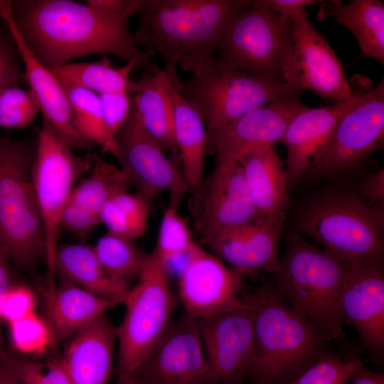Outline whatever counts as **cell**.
Listing matches in <instances>:
<instances>
[{"mask_svg": "<svg viewBox=\"0 0 384 384\" xmlns=\"http://www.w3.org/2000/svg\"><path fill=\"white\" fill-rule=\"evenodd\" d=\"M14 21L36 55L50 68L92 54L114 55L126 62L149 60L128 23L72 0L11 1Z\"/></svg>", "mask_w": 384, "mask_h": 384, "instance_id": "cell-1", "label": "cell"}, {"mask_svg": "<svg viewBox=\"0 0 384 384\" xmlns=\"http://www.w3.org/2000/svg\"><path fill=\"white\" fill-rule=\"evenodd\" d=\"M250 0H144L136 43L166 62L163 70L175 74L181 68L192 75L216 64L215 53L232 15Z\"/></svg>", "mask_w": 384, "mask_h": 384, "instance_id": "cell-2", "label": "cell"}, {"mask_svg": "<svg viewBox=\"0 0 384 384\" xmlns=\"http://www.w3.org/2000/svg\"><path fill=\"white\" fill-rule=\"evenodd\" d=\"M247 297L253 306V340L257 361L255 384H284L325 353L330 338L315 324L299 315L273 283Z\"/></svg>", "mask_w": 384, "mask_h": 384, "instance_id": "cell-3", "label": "cell"}, {"mask_svg": "<svg viewBox=\"0 0 384 384\" xmlns=\"http://www.w3.org/2000/svg\"><path fill=\"white\" fill-rule=\"evenodd\" d=\"M285 242V252L273 274L277 291L330 339L344 338L339 301L352 267L331 251L307 242L299 233H289Z\"/></svg>", "mask_w": 384, "mask_h": 384, "instance_id": "cell-4", "label": "cell"}, {"mask_svg": "<svg viewBox=\"0 0 384 384\" xmlns=\"http://www.w3.org/2000/svg\"><path fill=\"white\" fill-rule=\"evenodd\" d=\"M216 53V63L222 67L287 84L295 90L292 21L275 14L261 0H250L232 15Z\"/></svg>", "mask_w": 384, "mask_h": 384, "instance_id": "cell-5", "label": "cell"}, {"mask_svg": "<svg viewBox=\"0 0 384 384\" xmlns=\"http://www.w3.org/2000/svg\"><path fill=\"white\" fill-rule=\"evenodd\" d=\"M299 231L351 267L383 257V205L340 190L309 204L299 215Z\"/></svg>", "mask_w": 384, "mask_h": 384, "instance_id": "cell-6", "label": "cell"}, {"mask_svg": "<svg viewBox=\"0 0 384 384\" xmlns=\"http://www.w3.org/2000/svg\"><path fill=\"white\" fill-rule=\"evenodd\" d=\"M36 149V142L0 135V244L23 268L46 254L32 176Z\"/></svg>", "mask_w": 384, "mask_h": 384, "instance_id": "cell-7", "label": "cell"}, {"mask_svg": "<svg viewBox=\"0 0 384 384\" xmlns=\"http://www.w3.org/2000/svg\"><path fill=\"white\" fill-rule=\"evenodd\" d=\"M130 289L126 313L117 326V384L131 380L135 370L169 328L178 300L165 270L152 252L144 269Z\"/></svg>", "mask_w": 384, "mask_h": 384, "instance_id": "cell-8", "label": "cell"}, {"mask_svg": "<svg viewBox=\"0 0 384 384\" xmlns=\"http://www.w3.org/2000/svg\"><path fill=\"white\" fill-rule=\"evenodd\" d=\"M203 119L208 142L251 110L297 93L287 84L272 82L216 64L174 84Z\"/></svg>", "mask_w": 384, "mask_h": 384, "instance_id": "cell-9", "label": "cell"}, {"mask_svg": "<svg viewBox=\"0 0 384 384\" xmlns=\"http://www.w3.org/2000/svg\"><path fill=\"white\" fill-rule=\"evenodd\" d=\"M94 161L95 157L75 154L43 119L36 140L32 176L44 230L50 285L53 284V256L63 212L78 180L91 171Z\"/></svg>", "mask_w": 384, "mask_h": 384, "instance_id": "cell-10", "label": "cell"}, {"mask_svg": "<svg viewBox=\"0 0 384 384\" xmlns=\"http://www.w3.org/2000/svg\"><path fill=\"white\" fill-rule=\"evenodd\" d=\"M384 80L338 122L308 171L312 178L346 174L383 147Z\"/></svg>", "mask_w": 384, "mask_h": 384, "instance_id": "cell-11", "label": "cell"}, {"mask_svg": "<svg viewBox=\"0 0 384 384\" xmlns=\"http://www.w3.org/2000/svg\"><path fill=\"white\" fill-rule=\"evenodd\" d=\"M245 305L198 320L214 384H242L257 370L253 340V306Z\"/></svg>", "mask_w": 384, "mask_h": 384, "instance_id": "cell-12", "label": "cell"}, {"mask_svg": "<svg viewBox=\"0 0 384 384\" xmlns=\"http://www.w3.org/2000/svg\"><path fill=\"white\" fill-rule=\"evenodd\" d=\"M196 236L205 245L228 230L262 220L254 206L238 162L216 163L193 194Z\"/></svg>", "mask_w": 384, "mask_h": 384, "instance_id": "cell-13", "label": "cell"}, {"mask_svg": "<svg viewBox=\"0 0 384 384\" xmlns=\"http://www.w3.org/2000/svg\"><path fill=\"white\" fill-rule=\"evenodd\" d=\"M198 319L184 311L150 351L131 380L140 384H214Z\"/></svg>", "mask_w": 384, "mask_h": 384, "instance_id": "cell-14", "label": "cell"}, {"mask_svg": "<svg viewBox=\"0 0 384 384\" xmlns=\"http://www.w3.org/2000/svg\"><path fill=\"white\" fill-rule=\"evenodd\" d=\"M243 277L198 242L178 272V297L185 312L201 320L245 305Z\"/></svg>", "mask_w": 384, "mask_h": 384, "instance_id": "cell-15", "label": "cell"}, {"mask_svg": "<svg viewBox=\"0 0 384 384\" xmlns=\"http://www.w3.org/2000/svg\"><path fill=\"white\" fill-rule=\"evenodd\" d=\"M116 159L137 193L152 201L169 192L171 201L180 203L190 191L182 171L166 156L148 132L132 105L129 115L115 139Z\"/></svg>", "mask_w": 384, "mask_h": 384, "instance_id": "cell-16", "label": "cell"}, {"mask_svg": "<svg viewBox=\"0 0 384 384\" xmlns=\"http://www.w3.org/2000/svg\"><path fill=\"white\" fill-rule=\"evenodd\" d=\"M0 17L5 23L23 65L26 82L36 98L43 120L73 149H87L92 144L77 130L74 117L61 81L28 46L14 21L11 0H0Z\"/></svg>", "mask_w": 384, "mask_h": 384, "instance_id": "cell-17", "label": "cell"}, {"mask_svg": "<svg viewBox=\"0 0 384 384\" xmlns=\"http://www.w3.org/2000/svg\"><path fill=\"white\" fill-rule=\"evenodd\" d=\"M307 107L298 92L284 96L247 112L208 142V153L216 163H237L250 149L281 142L294 117Z\"/></svg>", "mask_w": 384, "mask_h": 384, "instance_id": "cell-18", "label": "cell"}, {"mask_svg": "<svg viewBox=\"0 0 384 384\" xmlns=\"http://www.w3.org/2000/svg\"><path fill=\"white\" fill-rule=\"evenodd\" d=\"M290 19L297 73L295 90H311L338 102L351 98L353 92L343 66L326 38L309 22L304 11Z\"/></svg>", "mask_w": 384, "mask_h": 384, "instance_id": "cell-19", "label": "cell"}, {"mask_svg": "<svg viewBox=\"0 0 384 384\" xmlns=\"http://www.w3.org/2000/svg\"><path fill=\"white\" fill-rule=\"evenodd\" d=\"M341 319L358 333L376 358L384 351V271L383 259L352 267L339 301Z\"/></svg>", "mask_w": 384, "mask_h": 384, "instance_id": "cell-20", "label": "cell"}, {"mask_svg": "<svg viewBox=\"0 0 384 384\" xmlns=\"http://www.w3.org/2000/svg\"><path fill=\"white\" fill-rule=\"evenodd\" d=\"M283 225L259 220L224 231L204 246L243 277L260 279V270L274 274L280 259Z\"/></svg>", "mask_w": 384, "mask_h": 384, "instance_id": "cell-21", "label": "cell"}, {"mask_svg": "<svg viewBox=\"0 0 384 384\" xmlns=\"http://www.w3.org/2000/svg\"><path fill=\"white\" fill-rule=\"evenodd\" d=\"M363 95L353 93L351 98L331 106L307 107L294 117L281 141L287 149L285 170L288 188L307 174L338 122L361 102Z\"/></svg>", "mask_w": 384, "mask_h": 384, "instance_id": "cell-22", "label": "cell"}, {"mask_svg": "<svg viewBox=\"0 0 384 384\" xmlns=\"http://www.w3.org/2000/svg\"><path fill=\"white\" fill-rule=\"evenodd\" d=\"M131 185L120 167L95 157L89 175L78 182L71 192L60 228L80 240L86 239L100 223V213L107 201L129 191Z\"/></svg>", "mask_w": 384, "mask_h": 384, "instance_id": "cell-23", "label": "cell"}, {"mask_svg": "<svg viewBox=\"0 0 384 384\" xmlns=\"http://www.w3.org/2000/svg\"><path fill=\"white\" fill-rule=\"evenodd\" d=\"M117 338L105 314L70 337L62 358L73 384H107Z\"/></svg>", "mask_w": 384, "mask_h": 384, "instance_id": "cell-24", "label": "cell"}, {"mask_svg": "<svg viewBox=\"0 0 384 384\" xmlns=\"http://www.w3.org/2000/svg\"><path fill=\"white\" fill-rule=\"evenodd\" d=\"M238 162L260 218L283 225L289 203L287 178L273 146L250 149Z\"/></svg>", "mask_w": 384, "mask_h": 384, "instance_id": "cell-25", "label": "cell"}, {"mask_svg": "<svg viewBox=\"0 0 384 384\" xmlns=\"http://www.w3.org/2000/svg\"><path fill=\"white\" fill-rule=\"evenodd\" d=\"M53 272L87 291L124 304L130 291L129 284L112 277L100 262L93 246L85 244L58 245Z\"/></svg>", "mask_w": 384, "mask_h": 384, "instance_id": "cell-26", "label": "cell"}, {"mask_svg": "<svg viewBox=\"0 0 384 384\" xmlns=\"http://www.w3.org/2000/svg\"><path fill=\"white\" fill-rule=\"evenodd\" d=\"M166 82L173 104L174 134L182 161V174L190 192L194 194L204 179L205 156L208 153L206 128L198 113L167 76Z\"/></svg>", "mask_w": 384, "mask_h": 384, "instance_id": "cell-27", "label": "cell"}, {"mask_svg": "<svg viewBox=\"0 0 384 384\" xmlns=\"http://www.w3.org/2000/svg\"><path fill=\"white\" fill-rule=\"evenodd\" d=\"M333 17L356 38L360 54L384 65V4L379 0L324 1L318 13L319 19Z\"/></svg>", "mask_w": 384, "mask_h": 384, "instance_id": "cell-28", "label": "cell"}, {"mask_svg": "<svg viewBox=\"0 0 384 384\" xmlns=\"http://www.w3.org/2000/svg\"><path fill=\"white\" fill-rule=\"evenodd\" d=\"M47 302L49 324L57 341L70 338L117 304L66 280L48 292Z\"/></svg>", "mask_w": 384, "mask_h": 384, "instance_id": "cell-29", "label": "cell"}, {"mask_svg": "<svg viewBox=\"0 0 384 384\" xmlns=\"http://www.w3.org/2000/svg\"><path fill=\"white\" fill-rule=\"evenodd\" d=\"M144 76L141 90L132 94V106L142 124L164 150L177 151L171 97L163 70Z\"/></svg>", "mask_w": 384, "mask_h": 384, "instance_id": "cell-30", "label": "cell"}, {"mask_svg": "<svg viewBox=\"0 0 384 384\" xmlns=\"http://www.w3.org/2000/svg\"><path fill=\"white\" fill-rule=\"evenodd\" d=\"M141 65L137 60L127 62L124 66L111 65L109 58L97 62L69 63L50 68L61 80L70 82L98 95L110 92L134 94L144 86V80L134 81L129 78L132 70Z\"/></svg>", "mask_w": 384, "mask_h": 384, "instance_id": "cell-31", "label": "cell"}, {"mask_svg": "<svg viewBox=\"0 0 384 384\" xmlns=\"http://www.w3.org/2000/svg\"><path fill=\"white\" fill-rule=\"evenodd\" d=\"M151 200L139 193L121 192L110 198L100 216L107 232L133 240L140 238L147 227Z\"/></svg>", "mask_w": 384, "mask_h": 384, "instance_id": "cell-32", "label": "cell"}, {"mask_svg": "<svg viewBox=\"0 0 384 384\" xmlns=\"http://www.w3.org/2000/svg\"><path fill=\"white\" fill-rule=\"evenodd\" d=\"M93 248L107 272L127 284L139 279L149 257L133 240L109 232L97 240Z\"/></svg>", "mask_w": 384, "mask_h": 384, "instance_id": "cell-33", "label": "cell"}, {"mask_svg": "<svg viewBox=\"0 0 384 384\" xmlns=\"http://www.w3.org/2000/svg\"><path fill=\"white\" fill-rule=\"evenodd\" d=\"M178 205L170 201L164 210L156 247L152 251L165 272L171 263L185 260L197 243L186 221L179 214Z\"/></svg>", "mask_w": 384, "mask_h": 384, "instance_id": "cell-34", "label": "cell"}, {"mask_svg": "<svg viewBox=\"0 0 384 384\" xmlns=\"http://www.w3.org/2000/svg\"><path fill=\"white\" fill-rule=\"evenodd\" d=\"M60 80L66 92L77 130L90 144H98L102 148L106 142V134L99 95L70 82Z\"/></svg>", "mask_w": 384, "mask_h": 384, "instance_id": "cell-35", "label": "cell"}, {"mask_svg": "<svg viewBox=\"0 0 384 384\" xmlns=\"http://www.w3.org/2000/svg\"><path fill=\"white\" fill-rule=\"evenodd\" d=\"M11 371L21 384H73L65 368L62 356L54 353L38 361L4 355Z\"/></svg>", "mask_w": 384, "mask_h": 384, "instance_id": "cell-36", "label": "cell"}, {"mask_svg": "<svg viewBox=\"0 0 384 384\" xmlns=\"http://www.w3.org/2000/svg\"><path fill=\"white\" fill-rule=\"evenodd\" d=\"M9 324L13 347L22 354L42 355L53 343L50 324L35 312Z\"/></svg>", "mask_w": 384, "mask_h": 384, "instance_id": "cell-37", "label": "cell"}, {"mask_svg": "<svg viewBox=\"0 0 384 384\" xmlns=\"http://www.w3.org/2000/svg\"><path fill=\"white\" fill-rule=\"evenodd\" d=\"M41 112L32 92L14 85L0 92V127L23 129Z\"/></svg>", "mask_w": 384, "mask_h": 384, "instance_id": "cell-38", "label": "cell"}, {"mask_svg": "<svg viewBox=\"0 0 384 384\" xmlns=\"http://www.w3.org/2000/svg\"><path fill=\"white\" fill-rule=\"evenodd\" d=\"M361 361H344L338 356L325 352L301 375L284 384H346Z\"/></svg>", "mask_w": 384, "mask_h": 384, "instance_id": "cell-39", "label": "cell"}, {"mask_svg": "<svg viewBox=\"0 0 384 384\" xmlns=\"http://www.w3.org/2000/svg\"><path fill=\"white\" fill-rule=\"evenodd\" d=\"M106 142L102 148V153L117 155L115 139L126 122L132 105V94L127 92H110L99 95Z\"/></svg>", "mask_w": 384, "mask_h": 384, "instance_id": "cell-40", "label": "cell"}, {"mask_svg": "<svg viewBox=\"0 0 384 384\" xmlns=\"http://www.w3.org/2000/svg\"><path fill=\"white\" fill-rule=\"evenodd\" d=\"M20 57L8 31L0 30V92L6 87L26 82Z\"/></svg>", "mask_w": 384, "mask_h": 384, "instance_id": "cell-41", "label": "cell"}, {"mask_svg": "<svg viewBox=\"0 0 384 384\" xmlns=\"http://www.w3.org/2000/svg\"><path fill=\"white\" fill-rule=\"evenodd\" d=\"M36 305L33 292L27 287L12 285L3 305V319L8 323L22 319L35 312Z\"/></svg>", "mask_w": 384, "mask_h": 384, "instance_id": "cell-42", "label": "cell"}, {"mask_svg": "<svg viewBox=\"0 0 384 384\" xmlns=\"http://www.w3.org/2000/svg\"><path fill=\"white\" fill-rule=\"evenodd\" d=\"M144 0H88L92 8L116 19L128 22L133 14L139 12Z\"/></svg>", "mask_w": 384, "mask_h": 384, "instance_id": "cell-43", "label": "cell"}, {"mask_svg": "<svg viewBox=\"0 0 384 384\" xmlns=\"http://www.w3.org/2000/svg\"><path fill=\"white\" fill-rule=\"evenodd\" d=\"M360 195L370 204L384 202V169L368 175L361 183Z\"/></svg>", "mask_w": 384, "mask_h": 384, "instance_id": "cell-44", "label": "cell"}, {"mask_svg": "<svg viewBox=\"0 0 384 384\" xmlns=\"http://www.w3.org/2000/svg\"><path fill=\"white\" fill-rule=\"evenodd\" d=\"M277 15L290 18L292 16L304 11L307 6L318 3H324L320 0H261Z\"/></svg>", "mask_w": 384, "mask_h": 384, "instance_id": "cell-45", "label": "cell"}, {"mask_svg": "<svg viewBox=\"0 0 384 384\" xmlns=\"http://www.w3.org/2000/svg\"><path fill=\"white\" fill-rule=\"evenodd\" d=\"M9 260H10L9 257L0 244V356L6 352L2 337L3 305L5 297L12 286Z\"/></svg>", "mask_w": 384, "mask_h": 384, "instance_id": "cell-46", "label": "cell"}, {"mask_svg": "<svg viewBox=\"0 0 384 384\" xmlns=\"http://www.w3.org/2000/svg\"><path fill=\"white\" fill-rule=\"evenodd\" d=\"M352 384H384V375L370 370L361 361L356 367L351 378Z\"/></svg>", "mask_w": 384, "mask_h": 384, "instance_id": "cell-47", "label": "cell"}, {"mask_svg": "<svg viewBox=\"0 0 384 384\" xmlns=\"http://www.w3.org/2000/svg\"><path fill=\"white\" fill-rule=\"evenodd\" d=\"M5 353L0 356V384H21L7 364Z\"/></svg>", "mask_w": 384, "mask_h": 384, "instance_id": "cell-48", "label": "cell"}, {"mask_svg": "<svg viewBox=\"0 0 384 384\" xmlns=\"http://www.w3.org/2000/svg\"><path fill=\"white\" fill-rule=\"evenodd\" d=\"M121 384H140V383H138L132 380H130L126 383H121Z\"/></svg>", "mask_w": 384, "mask_h": 384, "instance_id": "cell-49", "label": "cell"}]
</instances>
